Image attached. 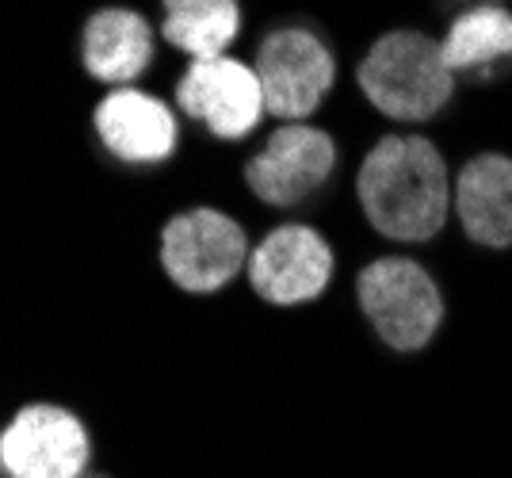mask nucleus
Masks as SVG:
<instances>
[{"label":"nucleus","mask_w":512,"mask_h":478,"mask_svg":"<svg viewBox=\"0 0 512 478\" xmlns=\"http://www.w3.org/2000/svg\"><path fill=\"white\" fill-rule=\"evenodd\" d=\"M356 192L371 226L394 241L436 238L451 211V176L425 138H383L367 153Z\"/></svg>","instance_id":"obj_1"},{"label":"nucleus","mask_w":512,"mask_h":478,"mask_svg":"<svg viewBox=\"0 0 512 478\" xmlns=\"http://www.w3.org/2000/svg\"><path fill=\"white\" fill-rule=\"evenodd\" d=\"M360 88L390 119H432L455 92L444 46L421 31H390L360 62Z\"/></svg>","instance_id":"obj_2"},{"label":"nucleus","mask_w":512,"mask_h":478,"mask_svg":"<svg viewBox=\"0 0 512 478\" xmlns=\"http://www.w3.org/2000/svg\"><path fill=\"white\" fill-rule=\"evenodd\" d=\"M356 295L375 333L398 352L425 348L444 318V295L436 280L406 257L367 264L356 283Z\"/></svg>","instance_id":"obj_3"},{"label":"nucleus","mask_w":512,"mask_h":478,"mask_svg":"<svg viewBox=\"0 0 512 478\" xmlns=\"http://www.w3.org/2000/svg\"><path fill=\"white\" fill-rule=\"evenodd\" d=\"M161 264L184 291L207 295L249 268V241L230 215L195 207L176 215L161 234Z\"/></svg>","instance_id":"obj_4"},{"label":"nucleus","mask_w":512,"mask_h":478,"mask_svg":"<svg viewBox=\"0 0 512 478\" xmlns=\"http://www.w3.org/2000/svg\"><path fill=\"white\" fill-rule=\"evenodd\" d=\"M256 77L264 88V108L287 123L314 115L333 88L337 66L329 46L306 27H279L256 50Z\"/></svg>","instance_id":"obj_5"},{"label":"nucleus","mask_w":512,"mask_h":478,"mask_svg":"<svg viewBox=\"0 0 512 478\" xmlns=\"http://www.w3.org/2000/svg\"><path fill=\"white\" fill-rule=\"evenodd\" d=\"M85 425L62 406H27L0 436V463L8 478H81L88 467Z\"/></svg>","instance_id":"obj_6"},{"label":"nucleus","mask_w":512,"mask_h":478,"mask_svg":"<svg viewBox=\"0 0 512 478\" xmlns=\"http://www.w3.org/2000/svg\"><path fill=\"white\" fill-rule=\"evenodd\" d=\"M333 165H337V146L329 134L306 123H287L245 165V180L264 203L295 207L329 180Z\"/></svg>","instance_id":"obj_7"},{"label":"nucleus","mask_w":512,"mask_h":478,"mask_svg":"<svg viewBox=\"0 0 512 478\" xmlns=\"http://www.w3.org/2000/svg\"><path fill=\"white\" fill-rule=\"evenodd\" d=\"M176 104L184 115L207 123L218 138H245L264 115V88L256 69L237 58H203L192 62L176 85Z\"/></svg>","instance_id":"obj_8"},{"label":"nucleus","mask_w":512,"mask_h":478,"mask_svg":"<svg viewBox=\"0 0 512 478\" xmlns=\"http://www.w3.org/2000/svg\"><path fill=\"white\" fill-rule=\"evenodd\" d=\"M249 280L268 303H310L333 280V249L310 226H279L253 249Z\"/></svg>","instance_id":"obj_9"},{"label":"nucleus","mask_w":512,"mask_h":478,"mask_svg":"<svg viewBox=\"0 0 512 478\" xmlns=\"http://www.w3.org/2000/svg\"><path fill=\"white\" fill-rule=\"evenodd\" d=\"M96 131L107 150L130 165H153L176 150V115L138 88L107 92L96 108Z\"/></svg>","instance_id":"obj_10"},{"label":"nucleus","mask_w":512,"mask_h":478,"mask_svg":"<svg viewBox=\"0 0 512 478\" xmlns=\"http://www.w3.org/2000/svg\"><path fill=\"white\" fill-rule=\"evenodd\" d=\"M455 211L470 241L505 249L512 245V157L482 153L455 180Z\"/></svg>","instance_id":"obj_11"},{"label":"nucleus","mask_w":512,"mask_h":478,"mask_svg":"<svg viewBox=\"0 0 512 478\" xmlns=\"http://www.w3.org/2000/svg\"><path fill=\"white\" fill-rule=\"evenodd\" d=\"M85 69L96 81L127 85L153 62V31L138 12L104 8L85 23Z\"/></svg>","instance_id":"obj_12"},{"label":"nucleus","mask_w":512,"mask_h":478,"mask_svg":"<svg viewBox=\"0 0 512 478\" xmlns=\"http://www.w3.org/2000/svg\"><path fill=\"white\" fill-rule=\"evenodd\" d=\"M165 39L176 50L203 58H222V50L234 43L241 31L237 0H165Z\"/></svg>","instance_id":"obj_13"},{"label":"nucleus","mask_w":512,"mask_h":478,"mask_svg":"<svg viewBox=\"0 0 512 478\" xmlns=\"http://www.w3.org/2000/svg\"><path fill=\"white\" fill-rule=\"evenodd\" d=\"M440 46H444V62L451 66V73L455 69L486 73L493 62L512 58V12L497 4L470 8L451 23Z\"/></svg>","instance_id":"obj_14"},{"label":"nucleus","mask_w":512,"mask_h":478,"mask_svg":"<svg viewBox=\"0 0 512 478\" xmlns=\"http://www.w3.org/2000/svg\"><path fill=\"white\" fill-rule=\"evenodd\" d=\"M81 478H100V475H81Z\"/></svg>","instance_id":"obj_15"}]
</instances>
